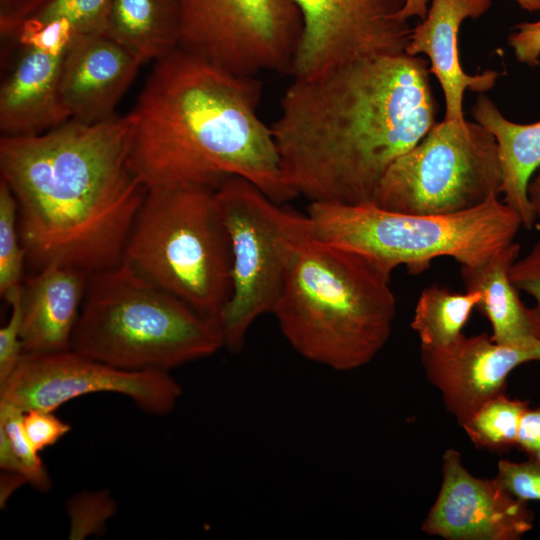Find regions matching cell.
<instances>
[{
	"mask_svg": "<svg viewBox=\"0 0 540 540\" xmlns=\"http://www.w3.org/2000/svg\"><path fill=\"white\" fill-rule=\"evenodd\" d=\"M141 65L105 33L74 40L64 55L59 82L70 120L95 123L115 116Z\"/></svg>",
	"mask_w": 540,
	"mask_h": 540,
	"instance_id": "9a60e30c",
	"label": "cell"
},
{
	"mask_svg": "<svg viewBox=\"0 0 540 540\" xmlns=\"http://www.w3.org/2000/svg\"><path fill=\"white\" fill-rule=\"evenodd\" d=\"M0 467L2 471L20 474L25 477L22 466L15 456L10 442L0 429ZM26 478V477H25Z\"/></svg>",
	"mask_w": 540,
	"mask_h": 540,
	"instance_id": "e575fe53",
	"label": "cell"
},
{
	"mask_svg": "<svg viewBox=\"0 0 540 540\" xmlns=\"http://www.w3.org/2000/svg\"><path fill=\"white\" fill-rule=\"evenodd\" d=\"M540 362V341L524 346L495 343L486 333L466 337L443 348L421 347L428 380L442 393L447 411L462 425L485 402L504 393L517 366Z\"/></svg>",
	"mask_w": 540,
	"mask_h": 540,
	"instance_id": "5bb4252c",
	"label": "cell"
},
{
	"mask_svg": "<svg viewBox=\"0 0 540 540\" xmlns=\"http://www.w3.org/2000/svg\"><path fill=\"white\" fill-rule=\"evenodd\" d=\"M216 188H147L122 262L218 321L230 298L232 279L230 243Z\"/></svg>",
	"mask_w": 540,
	"mask_h": 540,
	"instance_id": "52a82bcc",
	"label": "cell"
},
{
	"mask_svg": "<svg viewBox=\"0 0 540 540\" xmlns=\"http://www.w3.org/2000/svg\"><path fill=\"white\" fill-rule=\"evenodd\" d=\"M25 432L39 452L53 444L70 431V425L57 418L52 411L29 410L23 414Z\"/></svg>",
	"mask_w": 540,
	"mask_h": 540,
	"instance_id": "f546056e",
	"label": "cell"
},
{
	"mask_svg": "<svg viewBox=\"0 0 540 540\" xmlns=\"http://www.w3.org/2000/svg\"><path fill=\"white\" fill-rule=\"evenodd\" d=\"M116 512V503L107 491L82 492L67 503L69 539L82 540L99 534Z\"/></svg>",
	"mask_w": 540,
	"mask_h": 540,
	"instance_id": "4316f807",
	"label": "cell"
},
{
	"mask_svg": "<svg viewBox=\"0 0 540 540\" xmlns=\"http://www.w3.org/2000/svg\"><path fill=\"white\" fill-rule=\"evenodd\" d=\"M443 481L422 530L449 540H516L533 526L525 501L495 479L471 475L458 451L443 455Z\"/></svg>",
	"mask_w": 540,
	"mask_h": 540,
	"instance_id": "4fadbf2b",
	"label": "cell"
},
{
	"mask_svg": "<svg viewBox=\"0 0 540 540\" xmlns=\"http://www.w3.org/2000/svg\"><path fill=\"white\" fill-rule=\"evenodd\" d=\"M306 215L317 238L363 256L389 277L401 265L421 273L439 257L480 264L514 242L522 226L519 215L498 196L445 215L395 212L371 202H310Z\"/></svg>",
	"mask_w": 540,
	"mask_h": 540,
	"instance_id": "8992f818",
	"label": "cell"
},
{
	"mask_svg": "<svg viewBox=\"0 0 540 540\" xmlns=\"http://www.w3.org/2000/svg\"><path fill=\"white\" fill-rule=\"evenodd\" d=\"M111 1L51 0L26 20L38 24L66 20L74 28L78 39L104 33Z\"/></svg>",
	"mask_w": 540,
	"mask_h": 540,
	"instance_id": "d4e9b609",
	"label": "cell"
},
{
	"mask_svg": "<svg viewBox=\"0 0 540 540\" xmlns=\"http://www.w3.org/2000/svg\"><path fill=\"white\" fill-rule=\"evenodd\" d=\"M523 9L528 12L540 11V0H515Z\"/></svg>",
	"mask_w": 540,
	"mask_h": 540,
	"instance_id": "f35d334b",
	"label": "cell"
},
{
	"mask_svg": "<svg viewBox=\"0 0 540 540\" xmlns=\"http://www.w3.org/2000/svg\"><path fill=\"white\" fill-rule=\"evenodd\" d=\"M103 392L124 395L154 415L170 413L182 395L181 386L167 371L123 370L71 349L23 354L10 377L0 384V402L22 412H54L75 398Z\"/></svg>",
	"mask_w": 540,
	"mask_h": 540,
	"instance_id": "8fae6325",
	"label": "cell"
},
{
	"mask_svg": "<svg viewBox=\"0 0 540 540\" xmlns=\"http://www.w3.org/2000/svg\"><path fill=\"white\" fill-rule=\"evenodd\" d=\"M65 53L22 47L12 71L1 84L2 136L38 135L70 120L59 90Z\"/></svg>",
	"mask_w": 540,
	"mask_h": 540,
	"instance_id": "ac0fdd59",
	"label": "cell"
},
{
	"mask_svg": "<svg viewBox=\"0 0 540 540\" xmlns=\"http://www.w3.org/2000/svg\"><path fill=\"white\" fill-rule=\"evenodd\" d=\"M527 195L536 220L540 222V166L529 180Z\"/></svg>",
	"mask_w": 540,
	"mask_h": 540,
	"instance_id": "8d00e7d4",
	"label": "cell"
},
{
	"mask_svg": "<svg viewBox=\"0 0 540 540\" xmlns=\"http://www.w3.org/2000/svg\"><path fill=\"white\" fill-rule=\"evenodd\" d=\"M428 2L429 0H405L399 17L405 21L413 16L424 20L428 13Z\"/></svg>",
	"mask_w": 540,
	"mask_h": 540,
	"instance_id": "74e56055",
	"label": "cell"
},
{
	"mask_svg": "<svg viewBox=\"0 0 540 540\" xmlns=\"http://www.w3.org/2000/svg\"><path fill=\"white\" fill-rule=\"evenodd\" d=\"M222 347L217 320L127 264L89 274L72 350L123 370L169 372Z\"/></svg>",
	"mask_w": 540,
	"mask_h": 540,
	"instance_id": "5b68a950",
	"label": "cell"
},
{
	"mask_svg": "<svg viewBox=\"0 0 540 540\" xmlns=\"http://www.w3.org/2000/svg\"><path fill=\"white\" fill-rule=\"evenodd\" d=\"M51 0H0V33L12 38L19 26Z\"/></svg>",
	"mask_w": 540,
	"mask_h": 540,
	"instance_id": "d6a6232c",
	"label": "cell"
},
{
	"mask_svg": "<svg viewBox=\"0 0 540 540\" xmlns=\"http://www.w3.org/2000/svg\"><path fill=\"white\" fill-rule=\"evenodd\" d=\"M480 300L481 294L477 291L452 292L438 285L424 288L411 322L421 347L443 348L457 341Z\"/></svg>",
	"mask_w": 540,
	"mask_h": 540,
	"instance_id": "7402d4cb",
	"label": "cell"
},
{
	"mask_svg": "<svg viewBox=\"0 0 540 540\" xmlns=\"http://www.w3.org/2000/svg\"><path fill=\"white\" fill-rule=\"evenodd\" d=\"M179 48L236 75L290 73L303 31L293 0H177Z\"/></svg>",
	"mask_w": 540,
	"mask_h": 540,
	"instance_id": "30bf717a",
	"label": "cell"
},
{
	"mask_svg": "<svg viewBox=\"0 0 540 540\" xmlns=\"http://www.w3.org/2000/svg\"><path fill=\"white\" fill-rule=\"evenodd\" d=\"M391 277L363 256L327 243L301 214L284 242V274L272 314L294 350L337 371L369 363L396 315Z\"/></svg>",
	"mask_w": 540,
	"mask_h": 540,
	"instance_id": "277c9868",
	"label": "cell"
},
{
	"mask_svg": "<svg viewBox=\"0 0 540 540\" xmlns=\"http://www.w3.org/2000/svg\"><path fill=\"white\" fill-rule=\"evenodd\" d=\"M519 252L520 245L514 241L480 264L460 267L465 289L481 294L477 308L490 321L491 339L500 345L524 346L540 341V312L523 303L510 279Z\"/></svg>",
	"mask_w": 540,
	"mask_h": 540,
	"instance_id": "d6986e66",
	"label": "cell"
},
{
	"mask_svg": "<svg viewBox=\"0 0 540 540\" xmlns=\"http://www.w3.org/2000/svg\"><path fill=\"white\" fill-rule=\"evenodd\" d=\"M516 446L530 456L540 450V406L523 414Z\"/></svg>",
	"mask_w": 540,
	"mask_h": 540,
	"instance_id": "836d02e7",
	"label": "cell"
},
{
	"mask_svg": "<svg viewBox=\"0 0 540 540\" xmlns=\"http://www.w3.org/2000/svg\"><path fill=\"white\" fill-rule=\"evenodd\" d=\"M104 33L141 64L179 48L177 0H112Z\"/></svg>",
	"mask_w": 540,
	"mask_h": 540,
	"instance_id": "44dd1931",
	"label": "cell"
},
{
	"mask_svg": "<svg viewBox=\"0 0 540 540\" xmlns=\"http://www.w3.org/2000/svg\"><path fill=\"white\" fill-rule=\"evenodd\" d=\"M23 414L24 412L16 407L0 402V429L6 434L27 482L35 489L45 492L51 488V479L38 451L25 432Z\"/></svg>",
	"mask_w": 540,
	"mask_h": 540,
	"instance_id": "484cf974",
	"label": "cell"
},
{
	"mask_svg": "<svg viewBox=\"0 0 540 540\" xmlns=\"http://www.w3.org/2000/svg\"><path fill=\"white\" fill-rule=\"evenodd\" d=\"M89 274L50 263L26 280L21 293V339L24 354L72 349Z\"/></svg>",
	"mask_w": 540,
	"mask_h": 540,
	"instance_id": "e0dca14e",
	"label": "cell"
},
{
	"mask_svg": "<svg viewBox=\"0 0 540 540\" xmlns=\"http://www.w3.org/2000/svg\"><path fill=\"white\" fill-rule=\"evenodd\" d=\"M495 480L519 500L540 501V465L531 459L520 463L500 460Z\"/></svg>",
	"mask_w": 540,
	"mask_h": 540,
	"instance_id": "83f0119b",
	"label": "cell"
},
{
	"mask_svg": "<svg viewBox=\"0 0 540 540\" xmlns=\"http://www.w3.org/2000/svg\"><path fill=\"white\" fill-rule=\"evenodd\" d=\"M22 285L6 301L11 306L8 322L0 329V384L4 383L18 366L24 352L21 339Z\"/></svg>",
	"mask_w": 540,
	"mask_h": 540,
	"instance_id": "f1b7e54d",
	"label": "cell"
},
{
	"mask_svg": "<svg viewBox=\"0 0 540 540\" xmlns=\"http://www.w3.org/2000/svg\"><path fill=\"white\" fill-rule=\"evenodd\" d=\"M509 45L516 59L529 66L540 63V21L524 22L509 36Z\"/></svg>",
	"mask_w": 540,
	"mask_h": 540,
	"instance_id": "1f68e13d",
	"label": "cell"
},
{
	"mask_svg": "<svg viewBox=\"0 0 540 540\" xmlns=\"http://www.w3.org/2000/svg\"><path fill=\"white\" fill-rule=\"evenodd\" d=\"M530 459L535 461L536 463H538L540 465V450H538L533 455H531Z\"/></svg>",
	"mask_w": 540,
	"mask_h": 540,
	"instance_id": "ab89813d",
	"label": "cell"
},
{
	"mask_svg": "<svg viewBox=\"0 0 540 540\" xmlns=\"http://www.w3.org/2000/svg\"><path fill=\"white\" fill-rule=\"evenodd\" d=\"M18 205L8 184L0 181V294L6 300L21 284L26 249L20 244Z\"/></svg>",
	"mask_w": 540,
	"mask_h": 540,
	"instance_id": "cb8c5ba5",
	"label": "cell"
},
{
	"mask_svg": "<svg viewBox=\"0 0 540 540\" xmlns=\"http://www.w3.org/2000/svg\"><path fill=\"white\" fill-rule=\"evenodd\" d=\"M514 286L532 296L540 312V241L522 258H518L510 269Z\"/></svg>",
	"mask_w": 540,
	"mask_h": 540,
	"instance_id": "4dcf8cb0",
	"label": "cell"
},
{
	"mask_svg": "<svg viewBox=\"0 0 540 540\" xmlns=\"http://www.w3.org/2000/svg\"><path fill=\"white\" fill-rule=\"evenodd\" d=\"M303 31L290 74L307 78L351 61L405 53L412 28L405 0H293Z\"/></svg>",
	"mask_w": 540,
	"mask_h": 540,
	"instance_id": "7c38bea8",
	"label": "cell"
},
{
	"mask_svg": "<svg viewBox=\"0 0 540 540\" xmlns=\"http://www.w3.org/2000/svg\"><path fill=\"white\" fill-rule=\"evenodd\" d=\"M472 115L497 141L503 174L502 201L519 215L523 227L532 229L537 220L529 203L527 185L540 166V121L512 122L483 93H479Z\"/></svg>",
	"mask_w": 540,
	"mask_h": 540,
	"instance_id": "ffe728a7",
	"label": "cell"
},
{
	"mask_svg": "<svg viewBox=\"0 0 540 540\" xmlns=\"http://www.w3.org/2000/svg\"><path fill=\"white\" fill-rule=\"evenodd\" d=\"M502 183L493 134L477 122L444 119L389 166L371 203L407 214H453L498 196Z\"/></svg>",
	"mask_w": 540,
	"mask_h": 540,
	"instance_id": "ba28073f",
	"label": "cell"
},
{
	"mask_svg": "<svg viewBox=\"0 0 540 540\" xmlns=\"http://www.w3.org/2000/svg\"><path fill=\"white\" fill-rule=\"evenodd\" d=\"M492 0H432L427 16L410 36L405 53L425 54L429 72L442 87L445 99V120H464L465 90L483 93L490 90L500 74L485 70L480 74L464 72L459 59L458 31L468 17L476 19L491 6Z\"/></svg>",
	"mask_w": 540,
	"mask_h": 540,
	"instance_id": "2e32d148",
	"label": "cell"
},
{
	"mask_svg": "<svg viewBox=\"0 0 540 540\" xmlns=\"http://www.w3.org/2000/svg\"><path fill=\"white\" fill-rule=\"evenodd\" d=\"M131 117L1 136L0 172L27 256L88 273L122 262L147 187L130 165Z\"/></svg>",
	"mask_w": 540,
	"mask_h": 540,
	"instance_id": "7a4b0ae2",
	"label": "cell"
},
{
	"mask_svg": "<svg viewBox=\"0 0 540 540\" xmlns=\"http://www.w3.org/2000/svg\"><path fill=\"white\" fill-rule=\"evenodd\" d=\"M4 472V475H1V485H0V504L6 503L9 496L16 490L19 486L27 482V479L16 473Z\"/></svg>",
	"mask_w": 540,
	"mask_h": 540,
	"instance_id": "d590c367",
	"label": "cell"
},
{
	"mask_svg": "<svg viewBox=\"0 0 540 540\" xmlns=\"http://www.w3.org/2000/svg\"><path fill=\"white\" fill-rule=\"evenodd\" d=\"M428 60L364 57L293 78L271 129L282 178L310 202H372L389 168L436 124Z\"/></svg>",
	"mask_w": 540,
	"mask_h": 540,
	"instance_id": "6da1fadb",
	"label": "cell"
},
{
	"mask_svg": "<svg viewBox=\"0 0 540 540\" xmlns=\"http://www.w3.org/2000/svg\"><path fill=\"white\" fill-rule=\"evenodd\" d=\"M261 83L181 48L155 61L131 117L130 165L147 188L218 187L244 178L270 199L285 185L271 126L259 116Z\"/></svg>",
	"mask_w": 540,
	"mask_h": 540,
	"instance_id": "3957f363",
	"label": "cell"
},
{
	"mask_svg": "<svg viewBox=\"0 0 540 540\" xmlns=\"http://www.w3.org/2000/svg\"><path fill=\"white\" fill-rule=\"evenodd\" d=\"M231 252V295L218 322L224 347L238 352L252 324L272 313L284 274V242L301 213L279 206L250 181L231 176L216 188Z\"/></svg>",
	"mask_w": 540,
	"mask_h": 540,
	"instance_id": "9c48e42d",
	"label": "cell"
},
{
	"mask_svg": "<svg viewBox=\"0 0 540 540\" xmlns=\"http://www.w3.org/2000/svg\"><path fill=\"white\" fill-rule=\"evenodd\" d=\"M528 401L510 399L501 393L485 402L461 426L479 448L506 451L516 446L523 414Z\"/></svg>",
	"mask_w": 540,
	"mask_h": 540,
	"instance_id": "603a6c76",
	"label": "cell"
}]
</instances>
